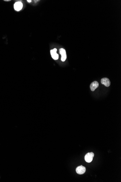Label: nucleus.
Listing matches in <instances>:
<instances>
[{
	"instance_id": "2",
	"label": "nucleus",
	"mask_w": 121,
	"mask_h": 182,
	"mask_svg": "<svg viewBox=\"0 0 121 182\" xmlns=\"http://www.w3.org/2000/svg\"><path fill=\"white\" fill-rule=\"evenodd\" d=\"M76 173L79 174H82L85 173L86 171V168L82 165L77 167L76 169Z\"/></svg>"
},
{
	"instance_id": "3",
	"label": "nucleus",
	"mask_w": 121,
	"mask_h": 182,
	"mask_svg": "<svg viewBox=\"0 0 121 182\" xmlns=\"http://www.w3.org/2000/svg\"><path fill=\"white\" fill-rule=\"evenodd\" d=\"M60 53L61 55V60L62 62H64L67 58L65 50L63 48H61L60 49Z\"/></svg>"
},
{
	"instance_id": "5",
	"label": "nucleus",
	"mask_w": 121,
	"mask_h": 182,
	"mask_svg": "<svg viewBox=\"0 0 121 182\" xmlns=\"http://www.w3.org/2000/svg\"><path fill=\"white\" fill-rule=\"evenodd\" d=\"M57 49L55 48L50 50V54L52 57L55 60H57L59 58V55L57 54Z\"/></svg>"
},
{
	"instance_id": "7",
	"label": "nucleus",
	"mask_w": 121,
	"mask_h": 182,
	"mask_svg": "<svg viewBox=\"0 0 121 182\" xmlns=\"http://www.w3.org/2000/svg\"><path fill=\"white\" fill-rule=\"evenodd\" d=\"M99 83L97 81H94L92 83L90 86L91 90L92 91H94L97 88L99 87Z\"/></svg>"
},
{
	"instance_id": "8",
	"label": "nucleus",
	"mask_w": 121,
	"mask_h": 182,
	"mask_svg": "<svg viewBox=\"0 0 121 182\" xmlns=\"http://www.w3.org/2000/svg\"><path fill=\"white\" fill-rule=\"evenodd\" d=\"M27 2H31V0H27Z\"/></svg>"
},
{
	"instance_id": "6",
	"label": "nucleus",
	"mask_w": 121,
	"mask_h": 182,
	"mask_svg": "<svg viewBox=\"0 0 121 182\" xmlns=\"http://www.w3.org/2000/svg\"><path fill=\"white\" fill-rule=\"evenodd\" d=\"M101 83L102 84L104 85L107 87H109L111 84L110 80L107 78H104L102 79Z\"/></svg>"
},
{
	"instance_id": "1",
	"label": "nucleus",
	"mask_w": 121,
	"mask_h": 182,
	"mask_svg": "<svg viewBox=\"0 0 121 182\" xmlns=\"http://www.w3.org/2000/svg\"><path fill=\"white\" fill-rule=\"evenodd\" d=\"M94 153L93 152H90L86 154L84 157V159L86 162L88 163L91 162L93 158L94 157Z\"/></svg>"
},
{
	"instance_id": "4",
	"label": "nucleus",
	"mask_w": 121,
	"mask_h": 182,
	"mask_svg": "<svg viewBox=\"0 0 121 182\" xmlns=\"http://www.w3.org/2000/svg\"><path fill=\"white\" fill-rule=\"evenodd\" d=\"M23 4L21 2H16L14 5L15 10L16 11H20L22 9Z\"/></svg>"
},
{
	"instance_id": "9",
	"label": "nucleus",
	"mask_w": 121,
	"mask_h": 182,
	"mask_svg": "<svg viewBox=\"0 0 121 182\" xmlns=\"http://www.w3.org/2000/svg\"><path fill=\"white\" fill-rule=\"evenodd\" d=\"M4 1H7V2H8V1H11V0H4Z\"/></svg>"
}]
</instances>
